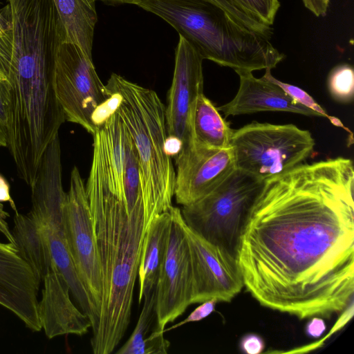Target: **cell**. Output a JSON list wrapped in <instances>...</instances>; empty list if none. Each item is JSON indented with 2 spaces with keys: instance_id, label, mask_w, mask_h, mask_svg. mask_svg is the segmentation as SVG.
<instances>
[{
  "instance_id": "6da1fadb",
  "label": "cell",
  "mask_w": 354,
  "mask_h": 354,
  "mask_svg": "<svg viewBox=\"0 0 354 354\" xmlns=\"http://www.w3.org/2000/svg\"><path fill=\"white\" fill-rule=\"evenodd\" d=\"M353 162L342 157L265 180L236 258L260 304L304 319L353 304Z\"/></svg>"
},
{
  "instance_id": "7a4b0ae2",
  "label": "cell",
  "mask_w": 354,
  "mask_h": 354,
  "mask_svg": "<svg viewBox=\"0 0 354 354\" xmlns=\"http://www.w3.org/2000/svg\"><path fill=\"white\" fill-rule=\"evenodd\" d=\"M102 272L100 317L93 330L95 354L111 353L130 322L135 282L145 235L143 201L127 212L110 189L104 156L93 145V160L85 185Z\"/></svg>"
},
{
  "instance_id": "3957f363",
  "label": "cell",
  "mask_w": 354,
  "mask_h": 354,
  "mask_svg": "<svg viewBox=\"0 0 354 354\" xmlns=\"http://www.w3.org/2000/svg\"><path fill=\"white\" fill-rule=\"evenodd\" d=\"M135 5L170 24L204 59L237 71L272 69L285 58L257 32L212 0H140Z\"/></svg>"
},
{
  "instance_id": "277c9868",
  "label": "cell",
  "mask_w": 354,
  "mask_h": 354,
  "mask_svg": "<svg viewBox=\"0 0 354 354\" xmlns=\"http://www.w3.org/2000/svg\"><path fill=\"white\" fill-rule=\"evenodd\" d=\"M121 96L117 113L136 147L144 207L145 230L153 218L170 209L176 171L165 151V106L153 90L112 73L106 85Z\"/></svg>"
},
{
  "instance_id": "5b68a950",
  "label": "cell",
  "mask_w": 354,
  "mask_h": 354,
  "mask_svg": "<svg viewBox=\"0 0 354 354\" xmlns=\"http://www.w3.org/2000/svg\"><path fill=\"white\" fill-rule=\"evenodd\" d=\"M265 180L236 168L209 192L183 205L185 224L236 259L242 234Z\"/></svg>"
},
{
  "instance_id": "8992f818",
  "label": "cell",
  "mask_w": 354,
  "mask_h": 354,
  "mask_svg": "<svg viewBox=\"0 0 354 354\" xmlns=\"http://www.w3.org/2000/svg\"><path fill=\"white\" fill-rule=\"evenodd\" d=\"M61 147L59 136L48 145L42 156L31 188L29 212L41 224L57 270L71 295L93 324V314L86 291L73 261L65 232L64 208L66 193L62 186Z\"/></svg>"
},
{
  "instance_id": "52a82bcc",
  "label": "cell",
  "mask_w": 354,
  "mask_h": 354,
  "mask_svg": "<svg viewBox=\"0 0 354 354\" xmlns=\"http://www.w3.org/2000/svg\"><path fill=\"white\" fill-rule=\"evenodd\" d=\"M315 145L310 132L295 124L258 122L233 130L230 144L236 168L262 180L301 164Z\"/></svg>"
},
{
  "instance_id": "ba28073f",
  "label": "cell",
  "mask_w": 354,
  "mask_h": 354,
  "mask_svg": "<svg viewBox=\"0 0 354 354\" xmlns=\"http://www.w3.org/2000/svg\"><path fill=\"white\" fill-rule=\"evenodd\" d=\"M53 82L66 120L93 134L97 129L92 114L111 93L101 82L93 59L75 43L63 41L57 51Z\"/></svg>"
},
{
  "instance_id": "9c48e42d",
  "label": "cell",
  "mask_w": 354,
  "mask_h": 354,
  "mask_svg": "<svg viewBox=\"0 0 354 354\" xmlns=\"http://www.w3.org/2000/svg\"><path fill=\"white\" fill-rule=\"evenodd\" d=\"M64 216L69 251L91 305L94 330L100 317L102 272L85 184L76 166L71 173Z\"/></svg>"
},
{
  "instance_id": "30bf717a",
  "label": "cell",
  "mask_w": 354,
  "mask_h": 354,
  "mask_svg": "<svg viewBox=\"0 0 354 354\" xmlns=\"http://www.w3.org/2000/svg\"><path fill=\"white\" fill-rule=\"evenodd\" d=\"M171 223L165 252L155 288L156 328L165 326L183 315L192 304V268L180 209H169Z\"/></svg>"
},
{
  "instance_id": "8fae6325",
  "label": "cell",
  "mask_w": 354,
  "mask_h": 354,
  "mask_svg": "<svg viewBox=\"0 0 354 354\" xmlns=\"http://www.w3.org/2000/svg\"><path fill=\"white\" fill-rule=\"evenodd\" d=\"M192 268V304L214 299L230 301L243 288L237 259L209 243L185 223Z\"/></svg>"
},
{
  "instance_id": "7c38bea8",
  "label": "cell",
  "mask_w": 354,
  "mask_h": 354,
  "mask_svg": "<svg viewBox=\"0 0 354 354\" xmlns=\"http://www.w3.org/2000/svg\"><path fill=\"white\" fill-rule=\"evenodd\" d=\"M176 166L174 196L182 205L209 192L236 169L231 147L214 149L189 144L183 145Z\"/></svg>"
},
{
  "instance_id": "4fadbf2b",
  "label": "cell",
  "mask_w": 354,
  "mask_h": 354,
  "mask_svg": "<svg viewBox=\"0 0 354 354\" xmlns=\"http://www.w3.org/2000/svg\"><path fill=\"white\" fill-rule=\"evenodd\" d=\"M203 58L183 37L175 51V66L169 90L165 118L167 135L189 140V118L199 95L203 93Z\"/></svg>"
},
{
  "instance_id": "5bb4252c",
  "label": "cell",
  "mask_w": 354,
  "mask_h": 354,
  "mask_svg": "<svg viewBox=\"0 0 354 354\" xmlns=\"http://www.w3.org/2000/svg\"><path fill=\"white\" fill-rule=\"evenodd\" d=\"M40 283L15 245L0 241V305L34 332L42 328L38 315Z\"/></svg>"
},
{
  "instance_id": "9a60e30c",
  "label": "cell",
  "mask_w": 354,
  "mask_h": 354,
  "mask_svg": "<svg viewBox=\"0 0 354 354\" xmlns=\"http://www.w3.org/2000/svg\"><path fill=\"white\" fill-rule=\"evenodd\" d=\"M43 281L38 315L46 335L52 339L64 335L86 334L91 328L90 319L72 301L69 288L55 263Z\"/></svg>"
},
{
  "instance_id": "2e32d148",
  "label": "cell",
  "mask_w": 354,
  "mask_h": 354,
  "mask_svg": "<svg viewBox=\"0 0 354 354\" xmlns=\"http://www.w3.org/2000/svg\"><path fill=\"white\" fill-rule=\"evenodd\" d=\"M240 78L239 88L229 102L217 107L225 118L261 111H286L308 116L319 115L294 100L278 85L266 79L257 78L252 72H236Z\"/></svg>"
},
{
  "instance_id": "e0dca14e",
  "label": "cell",
  "mask_w": 354,
  "mask_h": 354,
  "mask_svg": "<svg viewBox=\"0 0 354 354\" xmlns=\"http://www.w3.org/2000/svg\"><path fill=\"white\" fill-rule=\"evenodd\" d=\"M171 223V214L169 209L156 216L145 232L138 272L139 304L145 295L155 290Z\"/></svg>"
},
{
  "instance_id": "ac0fdd59",
  "label": "cell",
  "mask_w": 354,
  "mask_h": 354,
  "mask_svg": "<svg viewBox=\"0 0 354 354\" xmlns=\"http://www.w3.org/2000/svg\"><path fill=\"white\" fill-rule=\"evenodd\" d=\"M19 254L41 281L55 263L39 221L30 213H17L11 230Z\"/></svg>"
},
{
  "instance_id": "d6986e66",
  "label": "cell",
  "mask_w": 354,
  "mask_h": 354,
  "mask_svg": "<svg viewBox=\"0 0 354 354\" xmlns=\"http://www.w3.org/2000/svg\"><path fill=\"white\" fill-rule=\"evenodd\" d=\"M232 131L212 101L203 93L199 95L191 113L187 144L205 149L229 147Z\"/></svg>"
},
{
  "instance_id": "ffe728a7",
  "label": "cell",
  "mask_w": 354,
  "mask_h": 354,
  "mask_svg": "<svg viewBox=\"0 0 354 354\" xmlns=\"http://www.w3.org/2000/svg\"><path fill=\"white\" fill-rule=\"evenodd\" d=\"M96 131L104 151L109 188L125 204L124 176L127 128L115 112Z\"/></svg>"
},
{
  "instance_id": "44dd1931",
  "label": "cell",
  "mask_w": 354,
  "mask_h": 354,
  "mask_svg": "<svg viewBox=\"0 0 354 354\" xmlns=\"http://www.w3.org/2000/svg\"><path fill=\"white\" fill-rule=\"evenodd\" d=\"M68 39L92 59L94 30L97 21L95 0H53Z\"/></svg>"
},
{
  "instance_id": "7402d4cb",
  "label": "cell",
  "mask_w": 354,
  "mask_h": 354,
  "mask_svg": "<svg viewBox=\"0 0 354 354\" xmlns=\"http://www.w3.org/2000/svg\"><path fill=\"white\" fill-rule=\"evenodd\" d=\"M142 308L130 337L116 352L118 354H144V342L155 313V290L142 298Z\"/></svg>"
},
{
  "instance_id": "603a6c76",
  "label": "cell",
  "mask_w": 354,
  "mask_h": 354,
  "mask_svg": "<svg viewBox=\"0 0 354 354\" xmlns=\"http://www.w3.org/2000/svg\"><path fill=\"white\" fill-rule=\"evenodd\" d=\"M328 85L331 96L336 101L348 103L354 94V71L348 64L335 66L330 72Z\"/></svg>"
},
{
  "instance_id": "cb8c5ba5",
  "label": "cell",
  "mask_w": 354,
  "mask_h": 354,
  "mask_svg": "<svg viewBox=\"0 0 354 354\" xmlns=\"http://www.w3.org/2000/svg\"><path fill=\"white\" fill-rule=\"evenodd\" d=\"M267 80L278 85L283 88L294 100L300 104L310 109L317 112L320 117L326 118L335 126L343 128L350 134L351 142L353 140V133L346 127L339 118L328 115L326 111L305 91L299 87L285 83L274 78L271 74V69H266L264 75L262 77ZM353 143V142H351Z\"/></svg>"
},
{
  "instance_id": "d4e9b609",
  "label": "cell",
  "mask_w": 354,
  "mask_h": 354,
  "mask_svg": "<svg viewBox=\"0 0 354 354\" xmlns=\"http://www.w3.org/2000/svg\"><path fill=\"white\" fill-rule=\"evenodd\" d=\"M261 23L272 26L280 7L279 0H230Z\"/></svg>"
},
{
  "instance_id": "484cf974",
  "label": "cell",
  "mask_w": 354,
  "mask_h": 354,
  "mask_svg": "<svg viewBox=\"0 0 354 354\" xmlns=\"http://www.w3.org/2000/svg\"><path fill=\"white\" fill-rule=\"evenodd\" d=\"M0 10V55L10 65L12 53V36L8 6Z\"/></svg>"
},
{
  "instance_id": "4316f807",
  "label": "cell",
  "mask_w": 354,
  "mask_h": 354,
  "mask_svg": "<svg viewBox=\"0 0 354 354\" xmlns=\"http://www.w3.org/2000/svg\"><path fill=\"white\" fill-rule=\"evenodd\" d=\"M110 92L111 93V96L100 104L92 114L91 120L96 129L100 128L111 115L116 112L120 104V95L116 92Z\"/></svg>"
},
{
  "instance_id": "83f0119b",
  "label": "cell",
  "mask_w": 354,
  "mask_h": 354,
  "mask_svg": "<svg viewBox=\"0 0 354 354\" xmlns=\"http://www.w3.org/2000/svg\"><path fill=\"white\" fill-rule=\"evenodd\" d=\"M217 302L218 301L216 299H212L201 303V304L196 307L187 317V318L170 328H165L163 330L164 333L167 331L182 326L185 324L201 321L214 312Z\"/></svg>"
},
{
  "instance_id": "f1b7e54d",
  "label": "cell",
  "mask_w": 354,
  "mask_h": 354,
  "mask_svg": "<svg viewBox=\"0 0 354 354\" xmlns=\"http://www.w3.org/2000/svg\"><path fill=\"white\" fill-rule=\"evenodd\" d=\"M240 347L245 353L259 354L264 349L265 344L260 336L256 334H248L241 339Z\"/></svg>"
},
{
  "instance_id": "f546056e",
  "label": "cell",
  "mask_w": 354,
  "mask_h": 354,
  "mask_svg": "<svg viewBox=\"0 0 354 354\" xmlns=\"http://www.w3.org/2000/svg\"><path fill=\"white\" fill-rule=\"evenodd\" d=\"M326 330V324L324 321L316 316L312 317L311 319L308 322L306 328V333L311 337H320Z\"/></svg>"
},
{
  "instance_id": "4dcf8cb0",
  "label": "cell",
  "mask_w": 354,
  "mask_h": 354,
  "mask_svg": "<svg viewBox=\"0 0 354 354\" xmlns=\"http://www.w3.org/2000/svg\"><path fill=\"white\" fill-rule=\"evenodd\" d=\"M304 6L316 17L326 15L328 5L324 0H301Z\"/></svg>"
},
{
  "instance_id": "1f68e13d",
  "label": "cell",
  "mask_w": 354,
  "mask_h": 354,
  "mask_svg": "<svg viewBox=\"0 0 354 354\" xmlns=\"http://www.w3.org/2000/svg\"><path fill=\"white\" fill-rule=\"evenodd\" d=\"M6 82L0 80V127L6 133L7 113H6Z\"/></svg>"
},
{
  "instance_id": "d6a6232c",
  "label": "cell",
  "mask_w": 354,
  "mask_h": 354,
  "mask_svg": "<svg viewBox=\"0 0 354 354\" xmlns=\"http://www.w3.org/2000/svg\"><path fill=\"white\" fill-rule=\"evenodd\" d=\"M183 142L176 137L167 135L165 140V151L172 158L176 156L183 147Z\"/></svg>"
},
{
  "instance_id": "836d02e7",
  "label": "cell",
  "mask_w": 354,
  "mask_h": 354,
  "mask_svg": "<svg viewBox=\"0 0 354 354\" xmlns=\"http://www.w3.org/2000/svg\"><path fill=\"white\" fill-rule=\"evenodd\" d=\"M0 202H9L12 203L13 207L14 203L10 194L9 185L6 179L0 175Z\"/></svg>"
},
{
  "instance_id": "e575fe53",
  "label": "cell",
  "mask_w": 354,
  "mask_h": 354,
  "mask_svg": "<svg viewBox=\"0 0 354 354\" xmlns=\"http://www.w3.org/2000/svg\"><path fill=\"white\" fill-rule=\"evenodd\" d=\"M5 214L6 213L3 211L0 204V232L6 236L9 242L14 243L11 231L10 230L6 221L4 219Z\"/></svg>"
},
{
  "instance_id": "d590c367",
  "label": "cell",
  "mask_w": 354,
  "mask_h": 354,
  "mask_svg": "<svg viewBox=\"0 0 354 354\" xmlns=\"http://www.w3.org/2000/svg\"><path fill=\"white\" fill-rule=\"evenodd\" d=\"M10 72V65L0 55V80L8 82Z\"/></svg>"
},
{
  "instance_id": "8d00e7d4",
  "label": "cell",
  "mask_w": 354,
  "mask_h": 354,
  "mask_svg": "<svg viewBox=\"0 0 354 354\" xmlns=\"http://www.w3.org/2000/svg\"><path fill=\"white\" fill-rule=\"evenodd\" d=\"M101 1L106 5H111V6H115V5H120V4H124V3H131V4H136L138 1L140 0H95ZM216 2H221L222 0H212Z\"/></svg>"
},
{
  "instance_id": "74e56055",
  "label": "cell",
  "mask_w": 354,
  "mask_h": 354,
  "mask_svg": "<svg viewBox=\"0 0 354 354\" xmlns=\"http://www.w3.org/2000/svg\"><path fill=\"white\" fill-rule=\"evenodd\" d=\"M7 136L6 131L0 127V147H7Z\"/></svg>"
},
{
  "instance_id": "f35d334b",
  "label": "cell",
  "mask_w": 354,
  "mask_h": 354,
  "mask_svg": "<svg viewBox=\"0 0 354 354\" xmlns=\"http://www.w3.org/2000/svg\"><path fill=\"white\" fill-rule=\"evenodd\" d=\"M326 1V3L328 5V3L330 1V0H324Z\"/></svg>"
}]
</instances>
